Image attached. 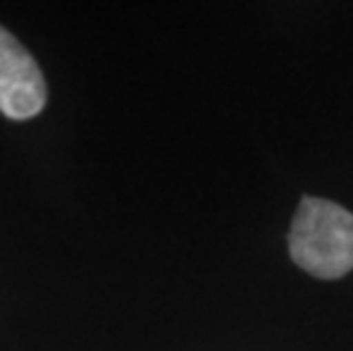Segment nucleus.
<instances>
[{
  "mask_svg": "<svg viewBox=\"0 0 353 351\" xmlns=\"http://www.w3.org/2000/svg\"><path fill=\"white\" fill-rule=\"evenodd\" d=\"M292 260L317 279L353 270V214L324 199L305 197L290 228Z\"/></svg>",
  "mask_w": 353,
  "mask_h": 351,
  "instance_id": "1",
  "label": "nucleus"
},
{
  "mask_svg": "<svg viewBox=\"0 0 353 351\" xmlns=\"http://www.w3.org/2000/svg\"><path fill=\"white\" fill-rule=\"evenodd\" d=\"M46 108V80L17 37L0 26V112L26 121Z\"/></svg>",
  "mask_w": 353,
  "mask_h": 351,
  "instance_id": "2",
  "label": "nucleus"
}]
</instances>
